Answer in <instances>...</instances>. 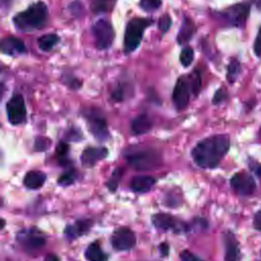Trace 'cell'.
Masks as SVG:
<instances>
[{"label":"cell","instance_id":"obj_16","mask_svg":"<svg viewBox=\"0 0 261 261\" xmlns=\"http://www.w3.org/2000/svg\"><path fill=\"white\" fill-rule=\"evenodd\" d=\"M1 52L3 54L14 56V55H20L27 52V47L24 43L15 37H6L1 42Z\"/></svg>","mask_w":261,"mask_h":261},{"label":"cell","instance_id":"obj_10","mask_svg":"<svg viewBox=\"0 0 261 261\" xmlns=\"http://www.w3.org/2000/svg\"><path fill=\"white\" fill-rule=\"evenodd\" d=\"M152 223L155 227L163 230H172L176 233L184 232L189 230V225L176 217L165 214V213H157L152 216Z\"/></svg>","mask_w":261,"mask_h":261},{"label":"cell","instance_id":"obj_7","mask_svg":"<svg viewBox=\"0 0 261 261\" xmlns=\"http://www.w3.org/2000/svg\"><path fill=\"white\" fill-rule=\"evenodd\" d=\"M95 45L99 50L108 49L114 40V31L111 23L106 19H99L92 27Z\"/></svg>","mask_w":261,"mask_h":261},{"label":"cell","instance_id":"obj_8","mask_svg":"<svg viewBox=\"0 0 261 261\" xmlns=\"http://www.w3.org/2000/svg\"><path fill=\"white\" fill-rule=\"evenodd\" d=\"M17 242L28 252L36 251L46 244L45 234L37 227L23 228L16 234Z\"/></svg>","mask_w":261,"mask_h":261},{"label":"cell","instance_id":"obj_40","mask_svg":"<svg viewBox=\"0 0 261 261\" xmlns=\"http://www.w3.org/2000/svg\"><path fill=\"white\" fill-rule=\"evenodd\" d=\"M159 250H160V253L162 256H167L168 255V251H169V248H168V245L166 243H162L160 244L159 246Z\"/></svg>","mask_w":261,"mask_h":261},{"label":"cell","instance_id":"obj_37","mask_svg":"<svg viewBox=\"0 0 261 261\" xmlns=\"http://www.w3.org/2000/svg\"><path fill=\"white\" fill-rule=\"evenodd\" d=\"M226 99V93L222 90V89H218L214 96H213V99H212V103L214 105H218L220 103H222L224 100Z\"/></svg>","mask_w":261,"mask_h":261},{"label":"cell","instance_id":"obj_34","mask_svg":"<svg viewBox=\"0 0 261 261\" xmlns=\"http://www.w3.org/2000/svg\"><path fill=\"white\" fill-rule=\"evenodd\" d=\"M124 85H118L115 90L112 92L111 97L114 101L116 102H120L125 98V89H124Z\"/></svg>","mask_w":261,"mask_h":261},{"label":"cell","instance_id":"obj_25","mask_svg":"<svg viewBox=\"0 0 261 261\" xmlns=\"http://www.w3.org/2000/svg\"><path fill=\"white\" fill-rule=\"evenodd\" d=\"M241 69V64L238 59H231L228 66H227V72H226V79L227 81L232 84L236 82Z\"/></svg>","mask_w":261,"mask_h":261},{"label":"cell","instance_id":"obj_11","mask_svg":"<svg viewBox=\"0 0 261 261\" xmlns=\"http://www.w3.org/2000/svg\"><path fill=\"white\" fill-rule=\"evenodd\" d=\"M231 188L242 196H251L256 191V182L253 176L246 171H239L230 178Z\"/></svg>","mask_w":261,"mask_h":261},{"label":"cell","instance_id":"obj_23","mask_svg":"<svg viewBox=\"0 0 261 261\" xmlns=\"http://www.w3.org/2000/svg\"><path fill=\"white\" fill-rule=\"evenodd\" d=\"M59 40L60 38L56 34H46L41 36L38 39V45L42 51L49 52L55 47V45L59 42Z\"/></svg>","mask_w":261,"mask_h":261},{"label":"cell","instance_id":"obj_33","mask_svg":"<svg viewBox=\"0 0 261 261\" xmlns=\"http://www.w3.org/2000/svg\"><path fill=\"white\" fill-rule=\"evenodd\" d=\"M51 145V140L46 137H38L35 140V149L37 151H45Z\"/></svg>","mask_w":261,"mask_h":261},{"label":"cell","instance_id":"obj_5","mask_svg":"<svg viewBox=\"0 0 261 261\" xmlns=\"http://www.w3.org/2000/svg\"><path fill=\"white\" fill-rule=\"evenodd\" d=\"M251 4L248 1L236 3L217 13L218 18L226 25L243 28L250 15Z\"/></svg>","mask_w":261,"mask_h":261},{"label":"cell","instance_id":"obj_41","mask_svg":"<svg viewBox=\"0 0 261 261\" xmlns=\"http://www.w3.org/2000/svg\"><path fill=\"white\" fill-rule=\"evenodd\" d=\"M44 261H59V258L54 254H49Z\"/></svg>","mask_w":261,"mask_h":261},{"label":"cell","instance_id":"obj_2","mask_svg":"<svg viewBox=\"0 0 261 261\" xmlns=\"http://www.w3.org/2000/svg\"><path fill=\"white\" fill-rule=\"evenodd\" d=\"M48 8L42 1L31 4L12 18L14 27L21 32H32L41 29L47 21Z\"/></svg>","mask_w":261,"mask_h":261},{"label":"cell","instance_id":"obj_42","mask_svg":"<svg viewBox=\"0 0 261 261\" xmlns=\"http://www.w3.org/2000/svg\"><path fill=\"white\" fill-rule=\"evenodd\" d=\"M256 6L259 10H261V0H256Z\"/></svg>","mask_w":261,"mask_h":261},{"label":"cell","instance_id":"obj_32","mask_svg":"<svg viewBox=\"0 0 261 261\" xmlns=\"http://www.w3.org/2000/svg\"><path fill=\"white\" fill-rule=\"evenodd\" d=\"M171 23H172V21H171L170 16L167 13H165V14L161 15L158 20V29L161 33H166L169 30Z\"/></svg>","mask_w":261,"mask_h":261},{"label":"cell","instance_id":"obj_9","mask_svg":"<svg viewBox=\"0 0 261 261\" xmlns=\"http://www.w3.org/2000/svg\"><path fill=\"white\" fill-rule=\"evenodd\" d=\"M6 112L8 121L13 124H21L27 119V108L21 95H13L6 103Z\"/></svg>","mask_w":261,"mask_h":261},{"label":"cell","instance_id":"obj_26","mask_svg":"<svg viewBox=\"0 0 261 261\" xmlns=\"http://www.w3.org/2000/svg\"><path fill=\"white\" fill-rule=\"evenodd\" d=\"M189 82H190L192 94L195 96H198L201 90V85H202V77L199 70H194L192 74H190Z\"/></svg>","mask_w":261,"mask_h":261},{"label":"cell","instance_id":"obj_30","mask_svg":"<svg viewBox=\"0 0 261 261\" xmlns=\"http://www.w3.org/2000/svg\"><path fill=\"white\" fill-rule=\"evenodd\" d=\"M162 0H140L139 6L147 11V12H152L161 7Z\"/></svg>","mask_w":261,"mask_h":261},{"label":"cell","instance_id":"obj_1","mask_svg":"<svg viewBox=\"0 0 261 261\" xmlns=\"http://www.w3.org/2000/svg\"><path fill=\"white\" fill-rule=\"evenodd\" d=\"M229 137L224 134L213 135L200 141L192 150L194 162L201 168H215L229 150Z\"/></svg>","mask_w":261,"mask_h":261},{"label":"cell","instance_id":"obj_29","mask_svg":"<svg viewBox=\"0 0 261 261\" xmlns=\"http://www.w3.org/2000/svg\"><path fill=\"white\" fill-rule=\"evenodd\" d=\"M122 173H123V170H122V168H120V167H117L116 169L113 170L111 177H110L109 180L107 181V187H108V189H109L111 192H115V191H116L117 186H118V182H119V180H120V178H121Z\"/></svg>","mask_w":261,"mask_h":261},{"label":"cell","instance_id":"obj_22","mask_svg":"<svg viewBox=\"0 0 261 261\" xmlns=\"http://www.w3.org/2000/svg\"><path fill=\"white\" fill-rule=\"evenodd\" d=\"M85 257L88 261H107L108 256L103 252L99 243L94 242L88 246L85 252Z\"/></svg>","mask_w":261,"mask_h":261},{"label":"cell","instance_id":"obj_27","mask_svg":"<svg viewBox=\"0 0 261 261\" xmlns=\"http://www.w3.org/2000/svg\"><path fill=\"white\" fill-rule=\"evenodd\" d=\"M193 60H194V50L189 46L185 47L179 53V62L181 63L182 66L188 67L192 64Z\"/></svg>","mask_w":261,"mask_h":261},{"label":"cell","instance_id":"obj_24","mask_svg":"<svg viewBox=\"0 0 261 261\" xmlns=\"http://www.w3.org/2000/svg\"><path fill=\"white\" fill-rule=\"evenodd\" d=\"M115 3L116 0H91V9L95 14L105 13L111 11Z\"/></svg>","mask_w":261,"mask_h":261},{"label":"cell","instance_id":"obj_39","mask_svg":"<svg viewBox=\"0 0 261 261\" xmlns=\"http://www.w3.org/2000/svg\"><path fill=\"white\" fill-rule=\"evenodd\" d=\"M253 225L254 227L261 231V211L256 212V214L254 215V219H253Z\"/></svg>","mask_w":261,"mask_h":261},{"label":"cell","instance_id":"obj_18","mask_svg":"<svg viewBox=\"0 0 261 261\" xmlns=\"http://www.w3.org/2000/svg\"><path fill=\"white\" fill-rule=\"evenodd\" d=\"M46 181V174L40 170H31L23 177V185L30 190H38Z\"/></svg>","mask_w":261,"mask_h":261},{"label":"cell","instance_id":"obj_19","mask_svg":"<svg viewBox=\"0 0 261 261\" xmlns=\"http://www.w3.org/2000/svg\"><path fill=\"white\" fill-rule=\"evenodd\" d=\"M156 179L150 175H138L132 179L130 188L136 193L149 192L155 185Z\"/></svg>","mask_w":261,"mask_h":261},{"label":"cell","instance_id":"obj_36","mask_svg":"<svg viewBox=\"0 0 261 261\" xmlns=\"http://www.w3.org/2000/svg\"><path fill=\"white\" fill-rule=\"evenodd\" d=\"M253 49H254L255 55L258 56V57H261V27L259 28L258 34H257V36L255 38Z\"/></svg>","mask_w":261,"mask_h":261},{"label":"cell","instance_id":"obj_35","mask_svg":"<svg viewBox=\"0 0 261 261\" xmlns=\"http://www.w3.org/2000/svg\"><path fill=\"white\" fill-rule=\"evenodd\" d=\"M179 258L181 261H204L203 259L199 258L197 255L193 254L190 251H182L179 255Z\"/></svg>","mask_w":261,"mask_h":261},{"label":"cell","instance_id":"obj_17","mask_svg":"<svg viewBox=\"0 0 261 261\" xmlns=\"http://www.w3.org/2000/svg\"><path fill=\"white\" fill-rule=\"evenodd\" d=\"M195 33V24L194 22L191 20L190 17L188 16H184L177 37H176V41L179 45H185L187 44L193 37Z\"/></svg>","mask_w":261,"mask_h":261},{"label":"cell","instance_id":"obj_3","mask_svg":"<svg viewBox=\"0 0 261 261\" xmlns=\"http://www.w3.org/2000/svg\"><path fill=\"white\" fill-rule=\"evenodd\" d=\"M123 156L127 164L137 170H151L161 164V155L151 148L130 149Z\"/></svg>","mask_w":261,"mask_h":261},{"label":"cell","instance_id":"obj_6","mask_svg":"<svg viewBox=\"0 0 261 261\" xmlns=\"http://www.w3.org/2000/svg\"><path fill=\"white\" fill-rule=\"evenodd\" d=\"M83 114L87 120L89 130L96 138V140L103 142L109 139L110 135L108 132L106 117L99 109L91 107L85 110Z\"/></svg>","mask_w":261,"mask_h":261},{"label":"cell","instance_id":"obj_38","mask_svg":"<svg viewBox=\"0 0 261 261\" xmlns=\"http://www.w3.org/2000/svg\"><path fill=\"white\" fill-rule=\"evenodd\" d=\"M249 165H250L251 170H252L259 178H261V163L255 162V161H251Z\"/></svg>","mask_w":261,"mask_h":261},{"label":"cell","instance_id":"obj_28","mask_svg":"<svg viewBox=\"0 0 261 261\" xmlns=\"http://www.w3.org/2000/svg\"><path fill=\"white\" fill-rule=\"evenodd\" d=\"M68 151H69V146L66 142H60L57 147H56V155L59 158V162L62 165L67 164L68 160H67V155H68Z\"/></svg>","mask_w":261,"mask_h":261},{"label":"cell","instance_id":"obj_31","mask_svg":"<svg viewBox=\"0 0 261 261\" xmlns=\"http://www.w3.org/2000/svg\"><path fill=\"white\" fill-rule=\"evenodd\" d=\"M75 180V171L73 169H69L67 171H65L64 173H62L59 177H58V185L62 186V187H67L71 184H73Z\"/></svg>","mask_w":261,"mask_h":261},{"label":"cell","instance_id":"obj_12","mask_svg":"<svg viewBox=\"0 0 261 261\" xmlns=\"http://www.w3.org/2000/svg\"><path fill=\"white\" fill-rule=\"evenodd\" d=\"M191 92L189 79L185 76L179 77L176 81L172 92V102L177 110H182L188 106Z\"/></svg>","mask_w":261,"mask_h":261},{"label":"cell","instance_id":"obj_15","mask_svg":"<svg viewBox=\"0 0 261 261\" xmlns=\"http://www.w3.org/2000/svg\"><path fill=\"white\" fill-rule=\"evenodd\" d=\"M224 246V261H239V243L233 232L227 230L222 237Z\"/></svg>","mask_w":261,"mask_h":261},{"label":"cell","instance_id":"obj_20","mask_svg":"<svg viewBox=\"0 0 261 261\" xmlns=\"http://www.w3.org/2000/svg\"><path fill=\"white\" fill-rule=\"evenodd\" d=\"M91 227L90 220H77L72 224L66 226L64 233L68 239H76L85 234Z\"/></svg>","mask_w":261,"mask_h":261},{"label":"cell","instance_id":"obj_13","mask_svg":"<svg viewBox=\"0 0 261 261\" xmlns=\"http://www.w3.org/2000/svg\"><path fill=\"white\" fill-rule=\"evenodd\" d=\"M136 236L128 227L117 228L111 237V245L117 251H126L136 245Z\"/></svg>","mask_w":261,"mask_h":261},{"label":"cell","instance_id":"obj_14","mask_svg":"<svg viewBox=\"0 0 261 261\" xmlns=\"http://www.w3.org/2000/svg\"><path fill=\"white\" fill-rule=\"evenodd\" d=\"M108 155V150L105 147H88L86 148L82 155V164L86 167H93L98 161L104 159Z\"/></svg>","mask_w":261,"mask_h":261},{"label":"cell","instance_id":"obj_4","mask_svg":"<svg viewBox=\"0 0 261 261\" xmlns=\"http://www.w3.org/2000/svg\"><path fill=\"white\" fill-rule=\"evenodd\" d=\"M152 23L151 18L143 17H135L127 22L123 40V50L126 54L132 53L140 46L145 30Z\"/></svg>","mask_w":261,"mask_h":261},{"label":"cell","instance_id":"obj_21","mask_svg":"<svg viewBox=\"0 0 261 261\" xmlns=\"http://www.w3.org/2000/svg\"><path fill=\"white\" fill-rule=\"evenodd\" d=\"M152 128V121L146 114H141L130 122V129L134 135H144Z\"/></svg>","mask_w":261,"mask_h":261}]
</instances>
